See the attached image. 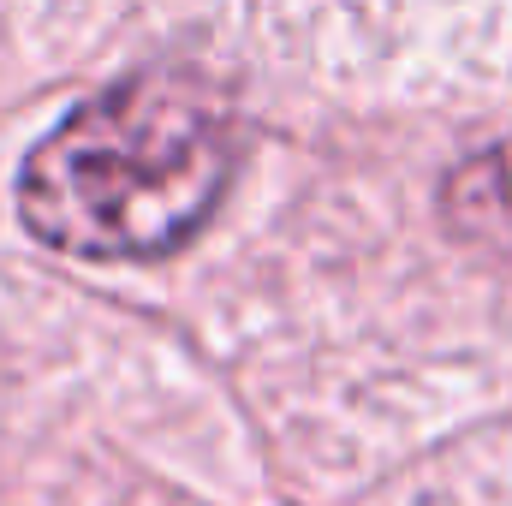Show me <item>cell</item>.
<instances>
[{"mask_svg":"<svg viewBox=\"0 0 512 506\" xmlns=\"http://www.w3.org/2000/svg\"><path fill=\"white\" fill-rule=\"evenodd\" d=\"M239 167L227 102L191 72H143L96 90L18 173V221L48 251L149 262L203 233Z\"/></svg>","mask_w":512,"mask_h":506,"instance_id":"1","label":"cell"},{"mask_svg":"<svg viewBox=\"0 0 512 506\" xmlns=\"http://www.w3.org/2000/svg\"><path fill=\"white\" fill-rule=\"evenodd\" d=\"M441 209H447L453 233H465L477 245H495V251H512V143L471 155L447 179Z\"/></svg>","mask_w":512,"mask_h":506,"instance_id":"2","label":"cell"}]
</instances>
